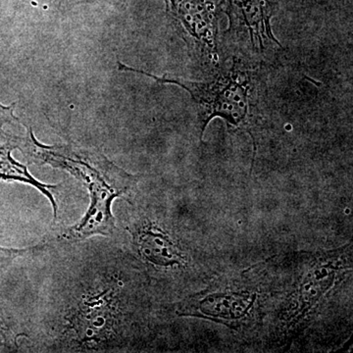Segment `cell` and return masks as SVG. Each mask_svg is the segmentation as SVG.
<instances>
[{
	"label": "cell",
	"mask_w": 353,
	"mask_h": 353,
	"mask_svg": "<svg viewBox=\"0 0 353 353\" xmlns=\"http://www.w3.org/2000/svg\"><path fill=\"white\" fill-rule=\"evenodd\" d=\"M166 12L180 28L190 48L202 57L217 52L218 14L209 0H164Z\"/></svg>",
	"instance_id": "277c9868"
},
{
	"label": "cell",
	"mask_w": 353,
	"mask_h": 353,
	"mask_svg": "<svg viewBox=\"0 0 353 353\" xmlns=\"http://www.w3.org/2000/svg\"><path fill=\"white\" fill-rule=\"evenodd\" d=\"M14 108H15V104H11V105L6 106L2 105L0 103V138L6 137L7 141L11 138V137L7 136L6 132H3V127L6 125L13 124V123L18 122L17 118L14 116Z\"/></svg>",
	"instance_id": "ba28073f"
},
{
	"label": "cell",
	"mask_w": 353,
	"mask_h": 353,
	"mask_svg": "<svg viewBox=\"0 0 353 353\" xmlns=\"http://www.w3.org/2000/svg\"><path fill=\"white\" fill-rule=\"evenodd\" d=\"M16 146L10 139L7 141L4 145L0 146V179L8 182H20L31 185L32 187L38 189L43 196L48 197L53 208V215L54 222H57L58 214H59V205L55 197V192L58 190L57 185H46L39 182L29 173L25 165L16 161L11 157V152L15 150Z\"/></svg>",
	"instance_id": "52a82bcc"
},
{
	"label": "cell",
	"mask_w": 353,
	"mask_h": 353,
	"mask_svg": "<svg viewBox=\"0 0 353 353\" xmlns=\"http://www.w3.org/2000/svg\"><path fill=\"white\" fill-rule=\"evenodd\" d=\"M14 143L32 163L68 172L87 187L90 199L87 213L75 225L58 230L55 241H80L94 236H114L113 201L132 196L138 185V176L123 170L97 150L76 145H43L32 129L25 137H14Z\"/></svg>",
	"instance_id": "7a4b0ae2"
},
{
	"label": "cell",
	"mask_w": 353,
	"mask_h": 353,
	"mask_svg": "<svg viewBox=\"0 0 353 353\" xmlns=\"http://www.w3.org/2000/svg\"><path fill=\"white\" fill-rule=\"evenodd\" d=\"M28 339L34 352H114L127 347L132 320L130 254L113 236L55 241Z\"/></svg>",
	"instance_id": "6da1fadb"
},
{
	"label": "cell",
	"mask_w": 353,
	"mask_h": 353,
	"mask_svg": "<svg viewBox=\"0 0 353 353\" xmlns=\"http://www.w3.org/2000/svg\"><path fill=\"white\" fill-rule=\"evenodd\" d=\"M51 1L54 2L58 6L68 8V7L79 6V4L90 3V2H94L97 0H51Z\"/></svg>",
	"instance_id": "9c48e42d"
},
{
	"label": "cell",
	"mask_w": 353,
	"mask_h": 353,
	"mask_svg": "<svg viewBox=\"0 0 353 353\" xmlns=\"http://www.w3.org/2000/svg\"><path fill=\"white\" fill-rule=\"evenodd\" d=\"M118 70L150 77L159 83L176 85L189 92L196 105L201 126V139L209 123L216 117L226 121L229 126L246 129L252 124L256 106L254 79L238 63L222 70L208 82H194L176 77H157L132 68L118 61Z\"/></svg>",
	"instance_id": "3957f363"
},
{
	"label": "cell",
	"mask_w": 353,
	"mask_h": 353,
	"mask_svg": "<svg viewBox=\"0 0 353 353\" xmlns=\"http://www.w3.org/2000/svg\"><path fill=\"white\" fill-rule=\"evenodd\" d=\"M274 11L270 0H227L230 30L248 32L254 48L264 50L269 43L280 46L271 29Z\"/></svg>",
	"instance_id": "5b68a950"
},
{
	"label": "cell",
	"mask_w": 353,
	"mask_h": 353,
	"mask_svg": "<svg viewBox=\"0 0 353 353\" xmlns=\"http://www.w3.org/2000/svg\"><path fill=\"white\" fill-rule=\"evenodd\" d=\"M239 296H217L211 294L205 299L190 297L182 301L176 307V313L181 316L213 317L215 319H238L245 315V303H240ZM248 303V301H246Z\"/></svg>",
	"instance_id": "8992f818"
}]
</instances>
